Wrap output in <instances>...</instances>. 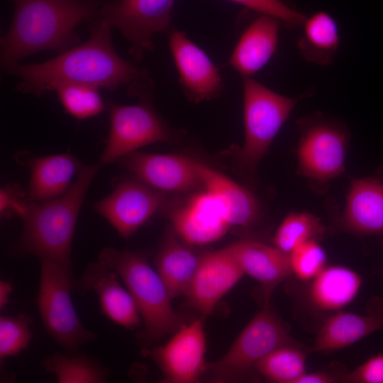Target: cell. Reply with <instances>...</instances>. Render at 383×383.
<instances>
[{
  "label": "cell",
  "instance_id": "32",
  "mask_svg": "<svg viewBox=\"0 0 383 383\" xmlns=\"http://www.w3.org/2000/svg\"><path fill=\"white\" fill-rule=\"evenodd\" d=\"M289 255L292 273L301 282H308L327 265L326 254L317 239L298 245Z\"/></svg>",
  "mask_w": 383,
  "mask_h": 383
},
{
  "label": "cell",
  "instance_id": "5",
  "mask_svg": "<svg viewBox=\"0 0 383 383\" xmlns=\"http://www.w3.org/2000/svg\"><path fill=\"white\" fill-rule=\"evenodd\" d=\"M243 82L245 142L236 160L242 171L252 175L293 109L309 93L291 98L252 77H243Z\"/></svg>",
  "mask_w": 383,
  "mask_h": 383
},
{
  "label": "cell",
  "instance_id": "8",
  "mask_svg": "<svg viewBox=\"0 0 383 383\" xmlns=\"http://www.w3.org/2000/svg\"><path fill=\"white\" fill-rule=\"evenodd\" d=\"M36 304L48 333L70 354L76 353L84 343L97 338L82 324L71 298L79 282L61 267L42 260Z\"/></svg>",
  "mask_w": 383,
  "mask_h": 383
},
{
  "label": "cell",
  "instance_id": "18",
  "mask_svg": "<svg viewBox=\"0 0 383 383\" xmlns=\"http://www.w3.org/2000/svg\"><path fill=\"white\" fill-rule=\"evenodd\" d=\"M380 330H383V297L373 296L363 313L340 311L328 316L310 352L326 353L343 349Z\"/></svg>",
  "mask_w": 383,
  "mask_h": 383
},
{
  "label": "cell",
  "instance_id": "20",
  "mask_svg": "<svg viewBox=\"0 0 383 383\" xmlns=\"http://www.w3.org/2000/svg\"><path fill=\"white\" fill-rule=\"evenodd\" d=\"M244 274L255 279L262 289L265 302L279 284L293 274L289 255L276 246L245 238L226 247Z\"/></svg>",
  "mask_w": 383,
  "mask_h": 383
},
{
  "label": "cell",
  "instance_id": "24",
  "mask_svg": "<svg viewBox=\"0 0 383 383\" xmlns=\"http://www.w3.org/2000/svg\"><path fill=\"white\" fill-rule=\"evenodd\" d=\"M196 169L204 189L214 194L221 202L231 227L248 229L257 223L260 206L250 191L199 161H196Z\"/></svg>",
  "mask_w": 383,
  "mask_h": 383
},
{
  "label": "cell",
  "instance_id": "26",
  "mask_svg": "<svg viewBox=\"0 0 383 383\" xmlns=\"http://www.w3.org/2000/svg\"><path fill=\"white\" fill-rule=\"evenodd\" d=\"M296 46L302 57L313 64L328 65L334 60L340 44V33L335 19L325 11L306 17Z\"/></svg>",
  "mask_w": 383,
  "mask_h": 383
},
{
  "label": "cell",
  "instance_id": "28",
  "mask_svg": "<svg viewBox=\"0 0 383 383\" xmlns=\"http://www.w3.org/2000/svg\"><path fill=\"white\" fill-rule=\"evenodd\" d=\"M42 365L59 383H103L109 377V368L85 354L55 353L45 357Z\"/></svg>",
  "mask_w": 383,
  "mask_h": 383
},
{
  "label": "cell",
  "instance_id": "1",
  "mask_svg": "<svg viewBox=\"0 0 383 383\" xmlns=\"http://www.w3.org/2000/svg\"><path fill=\"white\" fill-rule=\"evenodd\" d=\"M89 39L42 63H17L5 71L20 81L16 90L37 96L60 85L81 84L106 89L128 87L150 79L145 69L123 59L115 50L111 26L95 18L89 22Z\"/></svg>",
  "mask_w": 383,
  "mask_h": 383
},
{
  "label": "cell",
  "instance_id": "23",
  "mask_svg": "<svg viewBox=\"0 0 383 383\" xmlns=\"http://www.w3.org/2000/svg\"><path fill=\"white\" fill-rule=\"evenodd\" d=\"M308 282L309 306L316 312L331 316L342 311L356 298L362 279L357 272L348 267L326 265Z\"/></svg>",
  "mask_w": 383,
  "mask_h": 383
},
{
  "label": "cell",
  "instance_id": "19",
  "mask_svg": "<svg viewBox=\"0 0 383 383\" xmlns=\"http://www.w3.org/2000/svg\"><path fill=\"white\" fill-rule=\"evenodd\" d=\"M16 162L30 170L27 194L33 201H44L59 197L71 187L72 180L84 166L69 154L36 156L27 150L14 155Z\"/></svg>",
  "mask_w": 383,
  "mask_h": 383
},
{
  "label": "cell",
  "instance_id": "13",
  "mask_svg": "<svg viewBox=\"0 0 383 383\" xmlns=\"http://www.w3.org/2000/svg\"><path fill=\"white\" fill-rule=\"evenodd\" d=\"M196 161L173 154L129 153L118 160L121 168L132 176L165 194H182L204 188Z\"/></svg>",
  "mask_w": 383,
  "mask_h": 383
},
{
  "label": "cell",
  "instance_id": "34",
  "mask_svg": "<svg viewBox=\"0 0 383 383\" xmlns=\"http://www.w3.org/2000/svg\"><path fill=\"white\" fill-rule=\"evenodd\" d=\"M31 201L27 192L16 184H9L0 190V216L10 219L18 216L21 219L27 213Z\"/></svg>",
  "mask_w": 383,
  "mask_h": 383
},
{
  "label": "cell",
  "instance_id": "25",
  "mask_svg": "<svg viewBox=\"0 0 383 383\" xmlns=\"http://www.w3.org/2000/svg\"><path fill=\"white\" fill-rule=\"evenodd\" d=\"M181 240L172 226L165 231L154 258L155 270L173 299L186 294L202 255Z\"/></svg>",
  "mask_w": 383,
  "mask_h": 383
},
{
  "label": "cell",
  "instance_id": "33",
  "mask_svg": "<svg viewBox=\"0 0 383 383\" xmlns=\"http://www.w3.org/2000/svg\"><path fill=\"white\" fill-rule=\"evenodd\" d=\"M240 4L257 13L271 16L286 27L301 26L306 16L282 0H228Z\"/></svg>",
  "mask_w": 383,
  "mask_h": 383
},
{
  "label": "cell",
  "instance_id": "12",
  "mask_svg": "<svg viewBox=\"0 0 383 383\" xmlns=\"http://www.w3.org/2000/svg\"><path fill=\"white\" fill-rule=\"evenodd\" d=\"M143 353L157 365L165 382H197L207 367L203 321L182 323L165 345Z\"/></svg>",
  "mask_w": 383,
  "mask_h": 383
},
{
  "label": "cell",
  "instance_id": "6",
  "mask_svg": "<svg viewBox=\"0 0 383 383\" xmlns=\"http://www.w3.org/2000/svg\"><path fill=\"white\" fill-rule=\"evenodd\" d=\"M289 331V325L270 302H265L226 353L209 364L212 379L219 382L248 379L255 372L257 363L270 352L296 342Z\"/></svg>",
  "mask_w": 383,
  "mask_h": 383
},
{
  "label": "cell",
  "instance_id": "29",
  "mask_svg": "<svg viewBox=\"0 0 383 383\" xmlns=\"http://www.w3.org/2000/svg\"><path fill=\"white\" fill-rule=\"evenodd\" d=\"M326 232L319 218L312 213L292 212L282 221L275 231L273 245L289 253L298 245L318 239Z\"/></svg>",
  "mask_w": 383,
  "mask_h": 383
},
{
  "label": "cell",
  "instance_id": "7",
  "mask_svg": "<svg viewBox=\"0 0 383 383\" xmlns=\"http://www.w3.org/2000/svg\"><path fill=\"white\" fill-rule=\"evenodd\" d=\"M152 87L147 84L132 93L140 99L136 105L109 102V134L99 160L103 165L150 144L174 140L176 134L151 104Z\"/></svg>",
  "mask_w": 383,
  "mask_h": 383
},
{
  "label": "cell",
  "instance_id": "21",
  "mask_svg": "<svg viewBox=\"0 0 383 383\" xmlns=\"http://www.w3.org/2000/svg\"><path fill=\"white\" fill-rule=\"evenodd\" d=\"M119 276L99 260L89 264L79 283L82 292L92 290L101 312L112 323L133 330L141 325V316L133 297L119 282Z\"/></svg>",
  "mask_w": 383,
  "mask_h": 383
},
{
  "label": "cell",
  "instance_id": "2",
  "mask_svg": "<svg viewBox=\"0 0 383 383\" xmlns=\"http://www.w3.org/2000/svg\"><path fill=\"white\" fill-rule=\"evenodd\" d=\"M13 14L1 38L4 70L24 57L43 50L61 53L79 41L76 28L96 16L99 0H11Z\"/></svg>",
  "mask_w": 383,
  "mask_h": 383
},
{
  "label": "cell",
  "instance_id": "37",
  "mask_svg": "<svg viewBox=\"0 0 383 383\" xmlns=\"http://www.w3.org/2000/svg\"><path fill=\"white\" fill-rule=\"evenodd\" d=\"M13 290L12 284L7 281L0 282V309H2L10 301L9 296Z\"/></svg>",
  "mask_w": 383,
  "mask_h": 383
},
{
  "label": "cell",
  "instance_id": "9",
  "mask_svg": "<svg viewBox=\"0 0 383 383\" xmlns=\"http://www.w3.org/2000/svg\"><path fill=\"white\" fill-rule=\"evenodd\" d=\"M298 124L299 174L319 184L339 176L345 169L349 140L344 125L319 114L306 117Z\"/></svg>",
  "mask_w": 383,
  "mask_h": 383
},
{
  "label": "cell",
  "instance_id": "30",
  "mask_svg": "<svg viewBox=\"0 0 383 383\" xmlns=\"http://www.w3.org/2000/svg\"><path fill=\"white\" fill-rule=\"evenodd\" d=\"M65 111L78 120L101 113L105 107L99 89L81 84H65L55 89Z\"/></svg>",
  "mask_w": 383,
  "mask_h": 383
},
{
  "label": "cell",
  "instance_id": "15",
  "mask_svg": "<svg viewBox=\"0 0 383 383\" xmlns=\"http://www.w3.org/2000/svg\"><path fill=\"white\" fill-rule=\"evenodd\" d=\"M169 46L187 99L199 103L219 96L223 89L221 77L206 53L184 31L174 28L169 32Z\"/></svg>",
  "mask_w": 383,
  "mask_h": 383
},
{
  "label": "cell",
  "instance_id": "22",
  "mask_svg": "<svg viewBox=\"0 0 383 383\" xmlns=\"http://www.w3.org/2000/svg\"><path fill=\"white\" fill-rule=\"evenodd\" d=\"M281 23L271 16L258 13L245 29L230 58V64L243 77H252L273 56Z\"/></svg>",
  "mask_w": 383,
  "mask_h": 383
},
{
  "label": "cell",
  "instance_id": "36",
  "mask_svg": "<svg viewBox=\"0 0 383 383\" xmlns=\"http://www.w3.org/2000/svg\"><path fill=\"white\" fill-rule=\"evenodd\" d=\"M343 373L335 374L328 371L306 372L295 383H335L341 382Z\"/></svg>",
  "mask_w": 383,
  "mask_h": 383
},
{
  "label": "cell",
  "instance_id": "31",
  "mask_svg": "<svg viewBox=\"0 0 383 383\" xmlns=\"http://www.w3.org/2000/svg\"><path fill=\"white\" fill-rule=\"evenodd\" d=\"M32 318L25 313L0 317V362L18 355L29 345L32 338Z\"/></svg>",
  "mask_w": 383,
  "mask_h": 383
},
{
  "label": "cell",
  "instance_id": "35",
  "mask_svg": "<svg viewBox=\"0 0 383 383\" xmlns=\"http://www.w3.org/2000/svg\"><path fill=\"white\" fill-rule=\"evenodd\" d=\"M341 382L383 383V353L373 355L350 372L343 373Z\"/></svg>",
  "mask_w": 383,
  "mask_h": 383
},
{
  "label": "cell",
  "instance_id": "27",
  "mask_svg": "<svg viewBox=\"0 0 383 383\" xmlns=\"http://www.w3.org/2000/svg\"><path fill=\"white\" fill-rule=\"evenodd\" d=\"M310 348L298 341L277 348L255 366V372L274 383H295L306 372V355Z\"/></svg>",
  "mask_w": 383,
  "mask_h": 383
},
{
  "label": "cell",
  "instance_id": "14",
  "mask_svg": "<svg viewBox=\"0 0 383 383\" xmlns=\"http://www.w3.org/2000/svg\"><path fill=\"white\" fill-rule=\"evenodd\" d=\"M165 211L177 236L192 246H202L223 238L231 228L219 199L204 189Z\"/></svg>",
  "mask_w": 383,
  "mask_h": 383
},
{
  "label": "cell",
  "instance_id": "16",
  "mask_svg": "<svg viewBox=\"0 0 383 383\" xmlns=\"http://www.w3.org/2000/svg\"><path fill=\"white\" fill-rule=\"evenodd\" d=\"M243 275L226 247L203 254L184 296L192 307L208 316Z\"/></svg>",
  "mask_w": 383,
  "mask_h": 383
},
{
  "label": "cell",
  "instance_id": "11",
  "mask_svg": "<svg viewBox=\"0 0 383 383\" xmlns=\"http://www.w3.org/2000/svg\"><path fill=\"white\" fill-rule=\"evenodd\" d=\"M111 186V193L95 202L93 208L126 239L163 211L169 202L166 194L133 176L117 177Z\"/></svg>",
  "mask_w": 383,
  "mask_h": 383
},
{
  "label": "cell",
  "instance_id": "4",
  "mask_svg": "<svg viewBox=\"0 0 383 383\" xmlns=\"http://www.w3.org/2000/svg\"><path fill=\"white\" fill-rule=\"evenodd\" d=\"M99 261L118 274L133 297L144 323L141 335L144 341H158L182 324L172 309V298L163 281L151 267L145 252L119 251L108 247L100 252Z\"/></svg>",
  "mask_w": 383,
  "mask_h": 383
},
{
  "label": "cell",
  "instance_id": "10",
  "mask_svg": "<svg viewBox=\"0 0 383 383\" xmlns=\"http://www.w3.org/2000/svg\"><path fill=\"white\" fill-rule=\"evenodd\" d=\"M175 0H112L101 3L96 18L118 29L130 43L129 53L140 60L154 49L152 38L170 32Z\"/></svg>",
  "mask_w": 383,
  "mask_h": 383
},
{
  "label": "cell",
  "instance_id": "3",
  "mask_svg": "<svg viewBox=\"0 0 383 383\" xmlns=\"http://www.w3.org/2000/svg\"><path fill=\"white\" fill-rule=\"evenodd\" d=\"M99 161L82 167L76 181L62 196L31 201L22 218L23 233L13 250L50 261L72 275V243L79 211L94 178L103 167Z\"/></svg>",
  "mask_w": 383,
  "mask_h": 383
},
{
  "label": "cell",
  "instance_id": "17",
  "mask_svg": "<svg viewBox=\"0 0 383 383\" xmlns=\"http://www.w3.org/2000/svg\"><path fill=\"white\" fill-rule=\"evenodd\" d=\"M334 230L358 236L383 234V181L377 177L351 181L344 210Z\"/></svg>",
  "mask_w": 383,
  "mask_h": 383
}]
</instances>
